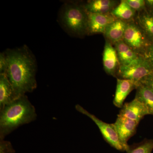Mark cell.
<instances>
[{
  "instance_id": "6da1fadb",
  "label": "cell",
  "mask_w": 153,
  "mask_h": 153,
  "mask_svg": "<svg viewBox=\"0 0 153 153\" xmlns=\"http://www.w3.org/2000/svg\"><path fill=\"white\" fill-rule=\"evenodd\" d=\"M7 67L5 74L13 88L16 98L33 92L37 86V63L26 45L5 51Z\"/></svg>"
},
{
  "instance_id": "7a4b0ae2",
  "label": "cell",
  "mask_w": 153,
  "mask_h": 153,
  "mask_svg": "<svg viewBox=\"0 0 153 153\" xmlns=\"http://www.w3.org/2000/svg\"><path fill=\"white\" fill-rule=\"evenodd\" d=\"M35 107L25 95L15 99L0 110V140L24 125L36 119Z\"/></svg>"
},
{
  "instance_id": "3957f363",
  "label": "cell",
  "mask_w": 153,
  "mask_h": 153,
  "mask_svg": "<svg viewBox=\"0 0 153 153\" xmlns=\"http://www.w3.org/2000/svg\"><path fill=\"white\" fill-rule=\"evenodd\" d=\"M88 13L84 4L68 2L60 10V23L73 36L81 37L88 35Z\"/></svg>"
},
{
  "instance_id": "277c9868",
  "label": "cell",
  "mask_w": 153,
  "mask_h": 153,
  "mask_svg": "<svg viewBox=\"0 0 153 153\" xmlns=\"http://www.w3.org/2000/svg\"><path fill=\"white\" fill-rule=\"evenodd\" d=\"M123 41L137 54L141 56H144L152 42L134 19L127 22Z\"/></svg>"
},
{
  "instance_id": "5b68a950",
  "label": "cell",
  "mask_w": 153,
  "mask_h": 153,
  "mask_svg": "<svg viewBox=\"0 0 153 153\" xmlns=\"http://www.w3.org/2000/svg\"><path fill=\"white\" fill-rule=\"evenodd\" d=\"M153 73V68L143 56L139 55L133 62L126 66H120L117 78L127 79L138 83L146 76Z\"/></svg>"
},
{
  "instance_id": "8992f818",
  "label": "cell",
  "mask_w": 153,
  "mask_h": 153,
  "mask_svg": "<svg viewBox=\"0 0 153 153\" xmlns=\"http://www.w3.org/2000/svg\"><path fill=\"white\" fill-rule=\"evenodd\" d=\"M75 108L77 111L87 116L93 121L98 127L105 141L111 146L118 151H125L112 124L106 123L100 120L79 104H76Z\"/></svg>"
},
{
  "instance_id": "52a82bcc",
  "label": "cell",
  "mask_w": 153,
  "mask_h": 153,
  "mask_svg": "<svg viewBox=\"0 0 153 153\" xmlns=\"http://www.w3.org/2000/svg\"><path fill=\"white\" fill-rule=\"evenodd\" d=\"M139 123L136 121L117 116L116 121L112 124L126 152L129 146L128 141L135 134Z\"/></svg>"
},
{
  "instance_id": "ba28073f",
  "label": "cell",
  "mask_w": 153,
  "mask_h": 153,
  "mask_svg": "<svg viewBox=\"0 0 153 153\" xmlns=\"http://www.w3.org/2000/svg\"><path fill=\"white\" fill-rule=\"evenodd\" d=\"M88 35L102 33L116 19L111 13L100 14L88 13Z\"/></svg>"
},
{
  "instance_id": "9c48e42d",
  "label": "cell",
  "mask_w": 153,
  "mask_h": 153,
  "mask_svg": "<svg viewBox=\"0 0 153 153\" xmlns=\"http://www.w3.org/2000/svg\"><path fill=\"white\" fill-rule=\"evenodd\" d=\"M147 115H149V113L144 105L134 98L131 101L124 104L117 116L140 123Z\"/></svg>"
},
{
  "instance_id": "30bf717a",
  "label": "cell",
  "mask_w": 153,
  "mask_h": 153,
  "mask_svg": "<svg viewBox=\"0 0 153 153\" xmlns=\"http://www.w3.org/2000/svg\"><path fill=\"white\" fill-rule=\"evenodd\" d=\"M102 62L103 68L107 74L116 77L120 67L117 54L114 46L106 41L102 55Z\"/></svg>"
},
{
  "instance_id": "8fae6325",
  "label": "cell",
  "mask_w": 153,
  "mask_h": 153,
  "mask_svg": "<svg viewBox=\"0 0 153 153\" xmlns=\"http://www.w3.org/2000/svg\"><path fill=\"white\" fill-rule=\"evenodd\" d=\"M117 79L116 89L113 103L117 107L122 108L127 97L134 89H136L138 83L129 79L120 78Z\"/></svg>"
},
{
  "instance_id": "7c38bea8",
  "label": "cell",
  "mask_w": 153,
  "mask_h": 153,
  "mask_svg": "<svg viewBox=\"0 0 153 153\" xmlns=\"http://www.w3.org/2000/svg\"><path fill=\"white\" fill-rule=\"evenodd\" d=\"M127 22L116 19L107 28L103 34L105 41L114 45L123 41Z\"/></svg>"
},
{
  "instance_id": "4fadbf2b",
  "label": "cell",
  "mask_w": 153,
  "mask_h": 153,
  "mask_svg": "<svg viewBox=\"0 0 153 153\" xmlns=\"http://www.w3.org/2000/svg\"><path fill=\"white\" fill-rule=\"evenodd\" d=\"M120 2L114 0H91L88 1L84 6L87 13L106 14L111 13Z\"/></svg>"
},
{
  "instance_id": "5bb4252c",
  "label": "cell",
  "mask_w": 153,
  "mask_h": 153,
  "mask_svg": "<svg viewBox=\"0 0 153 153\" xmlns=\"http://www.w3.org/2000/svg\"><path fill=\"white\" fill-rule=\"evenodd\" d=\"M16 99L13 88L6 74H0V110Z\"/></svg>"
},
{
  "instance_id": "9a60e30c",
  "label": "cell",
  "mask_w": 153,
  "mask_h": 153,
  "mask_svg": "<svg viewBox=\"0 0 153 153\" xmlns=\"http://www.w3.org/2000/svg\"><path fill=\"white\" fill-rule=\"evenodd\" d=\"M116 51L120 66H126L133 62L139 56L123 41L114 45Z\"/></svg>"
},
{
  "instance_id": "2e32d148",
  "label": "cell",
  "mask_w": 153,
  "mask_h": 153,
  "mask_svg": "<svg viewBox=\"0 0 153 153\" xmlns=\"http://www.w3.org/2000/svg\"><path fill=\"white\" fill-rule=\"evenodd\" d=\"M135 21L146 35L153 41V12L146 9L137 13Z\"/></svg>"
},
{
  "instance_id": "e0dca14e",
  "label": "cell",
  "mask_w": 153,
  "mask_h": 153,
  "mask_svg": "<svg viewBox=\"0 0 153 153\" xmlns=\"http://www.w3.org/2000/svg\"><path fill=\"white\" fill-rule=\"evenodd\" d=\"M111 14L116 19L128 22L135 19L137 12L131 7L126 0H122Z\"/></svg>"
},
{
  "instance_id": "ac0fdd59",
  "label": "cell",
  "mask_w": 153,
  "mask_h": 153,
  "mask_svg": "<svg viewBox=\"0 0 153 153\" xmlns=\"http://www.w3.org/2000/svg\"><path fill=\"white\" fill-rule=\"evenodd\" d=\"M135 98L142 102L146 107L149 115L153 116V91L149 88L138 83Z\"/></svg>"
},
{
  "instance_id": "d6986e66",
  "label": "cell",
  "mask_w": 153,
  "mask_h": 153,
  "mask_svg": "<svg viewBox=\"0 0 153 153\" xmlns=\"http://www.w3.org/2000/svg\"><path fill=\"white\" fill-rule=\"evenodd\" d=\"M153 150V139H145L141 142L129 145L127 153H152Z\"/></svg>"
},
{
  "instance_id": "ffe728a7",
  "label": "cell",
  "mask_w": 153,
  "mask_h": 153,
  "mask_svg": "<svg viewBox=\"0 0 153 153\" xmlns=\"http://www.w3.org/2000/svg\"><path fill=\"white\" fill-rule=\"evenodd\" d=\"M126 1L131 7L136 11L137 13L146 9L144 0H126Z\"/></svg>"
},
{
  "instance_id": "44dd1931",
  "label": "cell",
  "mask_w": 153,
  "mask_h": 153,
  "mask_svg": "<svg viewBox=\"0 0 153 153\" xmlns=\"http://www.w3.org/2000/svg\"><path fill=\"white\" fill-rule=\"evenodd\" d=\"M12 144L8 141L0 140V153H15Z\"/></svg>"
},
{
  "instance_id": "7402d4cb",
  "label": "cell",
  "mask_w": 153,
  "mask_h": 153,
  "mask_svg": "<svg viewBox=\"0 0 153 153\" xmlns=\"http://www.w3.org/2000/svg\"><path fill=\"white\" fill-rule=\"evenodd\" d=\"M7 67V57L4 52L0 54V74H5Z\"/></svg>"
},
{
  "instance_id": "603a6c76",
  "label": "cell",
  "mask_w": 153,
  "mask_h": 153,
  "mask_svg": "<svg viewBox=\"0 0 153 153\" xmlns=\"http://www.w3.org/2000/svg\"><path fill=\"white\" fill-rule=\"evenodd\" d=\"M138 83L147 86L153 91V73L145 77Z\"/></svg>"
},
{
  "instance_id": "cb8c5ba5",
  "label": "cell",
  "mask_w": 153,
  "mask_h": 153,
  "mask_svg": "<svg viewBox=\"0 0 153 153\" xmlns=\"http://www.w3.org/2000/svg\"><path fill=\"white\" fill-rule=\"evenodd\" d=\"M143 56L149 62L153 68V41L146 50Z\"/></svg>"
},
{
  "instance_id": "d4e9b609",
  "label": "cell",
  "mask_w": 153,
  "mask_h": 153,
  "mask_svg": "<svg viewBox=\"0 0 153 153\" xmlns=\"http://www.w3.org/2000/svg\"><path fill=\"white\" fill-rule=\"evenodd\" d=\"M145 3L147 9L150 10H153V0H146Z\"/></svg>"
},
{
  "instance_id": "484cf974",
  "label": "cell",
  "mask_w": 153,
  "mask_h": 153,
  "mask_svg": "<svg viewBox=\"0 0 153 153\" xmlns=\"http://www.w3.org/2000/svg\"><path fill=\"white\" fill-rule=\"evenodd\" d=\"M151 11H152V12H153V10H151Z\"/></svg>"
}]
</instances>
